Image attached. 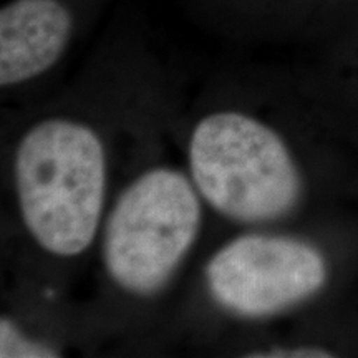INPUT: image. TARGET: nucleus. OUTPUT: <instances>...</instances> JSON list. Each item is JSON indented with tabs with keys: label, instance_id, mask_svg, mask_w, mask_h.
<instances>
[{
	"label": "nucleus",
	"instance_id": "nucleus-1",
	"mask_svg": "<svg viewBox=\"0 0 358 358\" xmlns=\"http://www.w3.org/2000/svg\"><path fill=\"white\" fill-rule=\"evenodd\" d=\"M13 187L24 227L53 257L82 256L95 243L108 189V159L92 124L50 116L17 143Z\"/></svg>",
	"mask_w": 358,
	"mask_h": 358
},
{
	"label": "nucleus",
	"instance_id": "nucleus-2",
	"mask_svg": "<svg viewBox=\"0 0 358 358\" xmlns=\"http://www.w3.org/2000/svg\"><path fill=\"white\" fill-rule=\"evenodd\" d=\"M186 155L201 198L234 222L275 221L301 199V173L287 145L274 128L244 111L203 116Z\"/></svg>",
	"mask_w": 358,
	"mask_h": 358
},
{
	"label": "nucleus",
	"instance_id": "nucleus-3",
	"mask_svg": "<svg viewBox=\"0 0 358 358\" xmlns=\"http://www.w3.org/2000/svg\"><path fill=\"white\" fill-rule=\"evenodd\" d=\"M203 203L189 173L155 166L138 174L103 226V267L116 287L134 297L166 287L198 241Z\"/></svg>",
	"mask_w": 358,
	"mask_h": 358
},
{
	"label": "nucleus",
	"instance_id": "nucleus-4",
	"mask_svg": "<svg viewBox=\"0 0 358 358\" xmlns=\"http://www.w3.org/2000/svg\"><path fill=\"white\" fill-rule=\"evenodd\" d=\"M208 295L245 320L287 312L327 282V262L313 245L290 236L248 232L213 254L204 268Z\"/></svg>",
	"mask_w": 358,
	"mask_h": 358
},
{
	"label": "nucleus",
	"instance_id": "nucleus-5",
	"mask_svg": "<svg viewBox=\"0 0 358 358\" xmlns=\"http://www.w3.org/2000/svg\"><path fill=\"white\" fill-rule=\"evenodd\" d=\"M75 0H7L0 8V87L13 88L48 73L78 30Z\"/></svg>",
	"mask_w": 358,
	"mask_h": 358
},
{
	"label": "nucleus",
	"instance_id": "nucleus-6",
	"mask_svg": "<svg viewBox=\"0 0 358 358\" xmlns=\"http://www.w3.org/2000/svg\"><path fill=\"white\" fill-rule=\"evenodd\" d=\"M60 352L50 343L27 335L12 317L0 320V357L2 358H53Z\"/></svg>",
	"mask_w": 358,
	"mask_h": 358
},
{
	"label": "nucleus",
	"instance_id": "nucleus-7",
	"mask_svg": "<svg viewBox=\"0 0 358 358\" xmlns=\"http://www.w3.org/2000/svg\"><path fill=\"white\" fill-rule=\"evenodd\" d=\"M248 357H257V358H319V357H332V353H329L324 348H315V347H271V348H257L245 353Z\"/></svg>",
	"mask_w": 358,
	"mask_h": 358
}]
</instances>
